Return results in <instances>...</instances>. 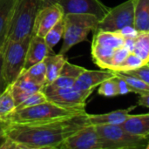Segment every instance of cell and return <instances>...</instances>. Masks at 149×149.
<instances>
[{"instance_id":"1","label":"cell","mask_w":149,"mask_h":149,"mask_svg":"<svg viewBox=\"0 0 149 149\" xmlns=\"http://www.w3.org/2000/svg\"><path fill=\"white\" fill-rule=\"evenodd\" d=\"M87 114L84 112L36 123H8L4 137L18 142L23 149L59 148L67 137L90 124Z\"/></svg>"},{"instance_id":"2","label":"cell","mask_w":149,"mask_h":149,"mask_svg":"<svg viewBox=\"0 0 149 149\" xmlns=\"http://www.w3.org/2000/svg\"><path fill=\"white\" fill-rule=\"evenodd\" d=\"M84 112L65 108L46 100L33 107L16 109L6 121L7 123H36L67 118Z\"/></svg>"},{"instance_id":"3","label":"cell","mask_w":149,"mask_h":149,"mask_svg":"<svg viewBox=\"0 0 149 149\" xmlns=\"http://www.w3.org/2000/svg\"><path fill=\"white\" fill-rule=\"evenodd\" d=\"M65 30L63 43L59 53L65 54L72 47L87 40L91 31H94L99 19L91 14H65L64 15Z\"/></svg>"},{"instance_id":"4","label":"cell","mask_w":149,"mask_h":149,"mask_svg":"<svg viewBox=\"0 0 149 149\" xmlns=\"http://www.w3.org/2000/svg\"><path fill=\"white\" fill-rule=\"evenodd\" d=\"M38 8V0H15L6 41L22 39L31 35Z\"/></svg>"},{"instance_id":"5","label":"cell","mask_w":149,"mask_h":149,"mask_svg":"<svg viewBox=\"0 0 149 149\" xmlns=\"http://www.w3.org/2000/svg\"><path fill=\"white\" fill-rule=\"evenodd\" d=\"M101 149H148L149 138L133 135L120 125H99Z\"/></svg>"},{"instance_id":"6","label":"cell","mask_w":149,"mask_h":149,"mask_svg":"<svg viewBox=\"0 0 149 149\" xmlns=\"http://www.w3.org/2000/svg\"><path fill=\"white\" fill-rule=\"evenodd\" d=\"M30 38L31 36L6 41L3 50V77L6 85L12 83L24 70Z\"/></svg>"},{"instance_id":"7","label":"cell","mask_w":149,"mask_h":149,"mask_svg":"<svg viewBox=\"0 0 149 149\" xmlns=\"http://www.w3.org/2000/svg\"><path fill=\"white\" fill-rule=\"evenodd\" d=\"M92 41L93 61L102 69H110V61L115 49L123 46L124 38L116 31H96Z\"/></svg>"},{"instance_id":"8","label":"cell","mask_w":149,"mask_h":149,"mask_svg":"<svg viewBox=\"0 0 149 149\" xmlns=\"http://www.w3.org/2000/svg\"><path fill=\"white\" fill-rule=\"evenodd\" d=\"M127 25H134L133 0H127L113 8H109L106 15L99 20L94 31H117Z\"/></svg>"},{"instance_id":"9","label":"cell","mask_w":149,"mask_h":149,"mask_svg":"<svg viewBox=\"0 0 149 149\" xmlns=\"http://www.w3.org/2000/svg\"><path fill=\"white\" fill-rule=\"evenodd\" d=\"M93 92L77 90L72 86L53 91L46 94V97L47 100L62 107L84 112L86 111V100Z\"/></svg>"},{"instance_id":"10","label":"cell","mask_w":149,"mask_h":149,"mask_svg":"<svg viewBox=\"0 0 149 149\" xmlns=\"http://www.w3.org/2000/svg\"><path fill=\"white\" fill-rule=\"evenodd\" d=\"M63 17L64 11L58 3L39 8L33 21L31 35L44 38Z\"/></svg>"},{"instance_id":"11","label":"cell","mask_w":149,"mask_h":149,"mask_svg":"<svg viewBox=\"0 0 149 149\" xmlns=\"http://www.w3.org/2000/svg\"><path fill=\"white\" fill-rule=\"evenodd\" d=\"M59 149H101L100 140L94 125H87L67 137Z\"/></svg>"},{"instance_id":"12","label":"cell","mask_w":149,"mask_h":149,"mask_svg":"<svg viewBox=\"0 0 149 149\" xmlns=\"http://www.w3.org/2000/svg\"><path fill=\"white\" fill-rule=\"evenodd\" d=\"M57 3L62 7L64 15L72 13L91 14L99 20L106 15L109 9L100 0H58Z\"/></svg>"},{"instance_id":"13","label":"cell","mask_w":149,"mask_h":149,"mask_svg":"<svg viewBox=\"0 0 149 149\" xmlns=\"http://www.w3.org/2000/svg\"><path fill=\"white\" fill-rule=\"evenodd\" d=\"M115 72L111 70L93 71L86 69L76 79L73 87L80 91H93L103 81L113 78Z\"/></svg>"},{"instance_id":"14","label":"cell","mask_w":149,"mask_h":149,"mask_svg":"<svg viewBox=\"0 0 149 149\" xmlns=\"http://www.w3.org/2000/svg\"><path fill=\"white\" fill-rule=\"evenodd\" d=\"M51 54H53V50L48 47L44 38L31 35L24 69H27L37 63L42 62L47 56Z\"/></svg>"},{"instance_id":"15","label":"cell","mask_w":149,"mask_h":149,"mask_svg":"<svg viewBox=\"0 0 149 149\" xmlns=\"http://www.w3.org/2000/svg\"><path fill=\"white\" fill-rule=\"evenodd\" d=\"M120 126L133 135L149 138L148 113L143 114H128Z\"/></svg>"},{"instance_id":"16","label":"cell","mask_w":149,"mask_h":149,"mask_svg":"<svg viewBox=\"0 0 149 149\" xmlns=\"http://www.w3.org/2000/svg\"><path fill=\"white\" fill-rule=\"evenodd\" d=\"M9 85L16 104V107L32 93L39 90H43L41 86L24 79L21 75H19L12 83Z\"/></svg>"},{"instance_id":"17","label":"cell","mask_w":149,"mask_h":149,"mask_svg":"<svg viewBox=\"0 0 149 149\" xmlns=\"http://www.w3.org/2000/svg\"><path fill=\"white\" fill-rule=\"evenodd\" d=\"M135 106H132L126 109H120L103 114H87L88 121L91 125H120L132 111L136 108Z\"/></svg>"},{"instance_id":"18","label":"cell","mask_w":149,"mask_h":149,"mask_svg":"<svg viewBox=\"0 0 149 149\" xmlns=\"http://www.w3.org/2000/svg\"><path fill=\"white\" fill-rule=\"evenodd\" d=\"M134 26L139 32L149 31V0H133Z\"/></svg>"},{"instance_id":"19","label":"cell","mask_w":149,"mask_h":149,"mask_svg":"<svg viewBox=\"0 0 149 149\" xmlns=\"http://www.w3.org/2000/svg\"><path fill=\"white\" fill-rule=\"evenodd\" d=\"M66 60L67 59L65 57V55L60 53L51 54L43 60L45 64V69H46L45 86L52 83L54 79H56L60 75L63 65Z\"/></svg>"},{"instance_id":"20","label":"cell","mask_w":149,"mask_h":149,"mask_svg":"<svg viewBox=\"0 0 149 149\" xmlns=\"http://www.w3.org/2000/svg\"><path fill=\"white\" fill-rule=\"evenodd\" d=\"M14 3L15 0H0V49L2 51L6 43Z\"/></svg>"},{"instance_id":"21","label":"cell","mask_w":149,"mask_h":149,"mask_svg":"<svg viewBox=\"0 0 149 149\" xmlns=\"http://www.w3.org/2000/svg\"><path fill=\"white\" fill-rule=\"evenodd\" d=\"M45 64L44 61H42L31 65L27 69H24L19 75L44 88L45 83Z\"/></svg>"},{"instance_id":"22","label":"cell","mask_w":149,"mask_h":149,"mask_svg":"<svg viewBox=\"0 0 149 149\" xmlns=\"http://www.w3.org/2000/svg\"><path fill=\"white\" fill-rule=\"evenodd\" d=\"M16 104L11 94L10 85L0 93V120L6 121L8 117L15 111Z\"/></svg>"},{"instance_id":"23","label":"cell","mask_w":149,"mask_h":149,"mask_svg":"<svg viewBox=\"0 0 149 149\" xmlns=\"http://www.w3.org/2000/svg\"><path fill=\"white\" fill-rule=\"evenodd\" d=\"M133 52L145 63H149V31L139 32L135 38Z\"/></svg>"},{"instance_id":"24","label":"cell","mask_w":149,"mask_h":149,"mask_svg":"<svg viewBox=\"0 0 149 149\" xmlns=\"http://www.w3.org/2000/svg\"><path fill=\"white\" fill-rule=\"evenodd\" d=\"M115 74L124 79L126 83L129 86V87L133 90V93H137V94H143V93H149V84L145 83L144 81L133 77L131 75H128L125 72H114Z\"/></svg>"},{"instance_id":"25","label":"cell","mask_w":149,"mask_h":149,"mask_svg":"<svg viewBox=\"0 0 149 149\" xmlns=\"http://www.w3.org/2000/svg\"><path fill=\"white\" fill-rule=\"evenodd\" d=\"M64 30H65V22L63 17V18L60 19L44 37V39L50 49L53 50L56 45L62 39L64 35Z\"/></svg>"},{"instance_id":"26","label":"cell","mask_w":149,"mask_h":149,"mask_svg":"<svg viewBox=\"0 0 149 149\" xmlns=\"http://www.w3.org/2000/svg\"><path fill=\"white\" fill-rule=\"evenodd\" d=\"M75 79L72 78H69L66 76H63V75H59L56 79H54L52 83H50L49 85L45 86L43 88V92L46 94L58 90V89H64V88H69V87H72L74 85Z\"/></svg>"},{"instance_id":"27","label":"cell","mask_w":149,"mask_h":149,"mask_svg":"<svg viewBox=\"0 0 149 149\" xmlns=\"http://www.w3.org/2000/svg\"><path fill=\"white\" fill-rule=\"evenodd\" d=\"M145 64H149V63H145L141 58H139L136 54L134 52H130L125 60L119 65V67L114 71V72H125L127 71H131L134 69H136L138 67H141L144 65Z\"/></svg>"},{"instance_id":"28","label":"cell","mask_w":149,"mask_h":149,"mask_svg":"<svg viewBox=\"0 0 149 149\" xmlns=\"http://www.w3.org/2000/svg\"><path fill=\"white\" fill-rule=\"evenodd\" d=\"M114 77L103 81L99 86L98 93L100 95L104 96V97L118 96V88H117V84H116Z\"/></svg>"},{"instance_id":"29","label":"cell","mask_w":149,"mask_h":149,"mask_svg":"<svg viewBox=\"0 0 149 149\" xmlns=\"http://www.w3.org/2000/svg\"><path fill=\"white\" fill-rule=\"evenodd\" d=\"M46 100H47V97H46L45 93L43 92V90H39L38 92L32 93L31 95H30L27 99H25L21 104H19L16 107V109H21V108L33 107V106L41 104Z\"/></svg>"},{"instance_id":"30","label":"cell","mask_w":149,"mask_h":149,"mask_svg":"<svg viewBox=\"0 0 149 149\" xmlns=\"http://www.w3.org/2000/svg\"><path fill=\"white\" fill-rule=\"evenodd\" d=\"M130 52L124 47H119L117 49H115V51L113 53V56L111 58V61H110V69L111 71H115L119 65L125 60V58H127V56L129 54Z\"/></svg>"},{"instance_id":"31","label":"cell","mask_w":149,"mask_h":149,"mask_svg":"<svg viewBox=\"0 0 149 149\" xmlns=\"http://www.w3.org/2000/svg\"><path fill=\"white\" fill-rule=\"evenodd\" d=\"M85 71H86V68L79 66V65H73V64L70 63L68 60H66L63 65L60 75L66 76V77L72 78V79H76Z\"/></svg>"},{"instance_id":"32","label":"cell","mask_w":149,"mask_h":149,"mask_svg":"<svg viewBox=\"0 0 149 149\" xmlns=\"http://www.w3.org/2000/svg\"><path fill=\"white\" fill-rule=\"evenodd\" d=\"M125 73L131 75L133 77H135V78L144 81L145 83L149 84V64H145L144 65L138 67L136 69L125 72Z\"/></svg>"},{"instance_id":"33","label":"cell","mask_w":149,"mask_h":149,"mask_svg":"<svg viewBox=\"0 0 149 149\" xmlns=\"http://www.w3.org/2000/svg\"><path fill=\"white\" fill-rule=\"evenodd\" d=\"M116 32L120 34L124 38H135L139 34V31L134 25H127Z\"/></svg>"},{"instance_id":"34","label":"cell","mask_w":149,"mask_h":149,"mask_svg":"<svg viewBox=\"0 0 149 149\" xmlns=\"http://www.w3.org/2000/svg\"><path fill=\"white\" fill-rule=\"evenodd\" d=\"M114 79H115V81H116V84H117L118 95H126L127 93H133V90L129 87V86L126 83V81L124 79L118 77L116 74H115Z\"/></svg>"},{"instance_id":"35","label":"cell","mask_w":149,"mask_h":149,"mask_svg":"<svg viewBox=\"0 0 149 149\" xmlns=\"http://www.w3.org/2000/svg\"><path fill=\"white\" fill-rule=\"evenodd\" d=\"M0 149H23V147L18 142L8 137H3L0 143Z\"/></svg>"},{"instance_id":"36","label":"cell","mask_w":149,"mask_h":149,"mask_svg":"<svg viewBox=\"0 0 149 149\" xmlns=\"http://www.w3.org/2000/svg\"><path fill=\"white\" fill-rule=\"evenodd\" d=\"M136 106H141L146 108H149V93L140 94L138 99V103Z\"/></svg>"},{"instance_id":"37","label":"cell","mask_w":149,"mask_h":149,"mask_svg":"<svg viewBox=\"0 0 149 149\" xmlns=\"http://www.w3.org/2000/svg\"><path fill=\"white\" fill-rule=\"evenodd\" d=\"M6 86L7 85L5 84L3 77V51L0 49V93H2Z\"/></svg>"},{"instance_id":"38","label":"cell","mask_w":149,"mask_h":149,"mask_svg":"<svg viewBox=\"0 0 149 149\" xmlns=\"http://www.w3.org/2000/svg\"><path fill=\"white\" fill-rule=\"evenodd\" d=\"M134 42H135V38H124L123 46L129 52H133V50L134 47Z\"/></svg>"},{"instance_id":"39","label":"cell","mask_w":149,"mask_h":149,"mask_svg":"<svg viewBox=\"0 0 149 149\" xmlns=\"http://www.w3.org/2000/svg\"><path fill=\"white\" fill-rule=\"evenodd\" d=\"M7 125H8L7 121L0 120V140L3 139L5 135V129H6Z\"/></svg>"},{"instance_id":"40","label":"cell","mask_w":149,"mask_h":149,"mask_svg":"<svg viewBox=\"0 0 149 149\" xmlns=\"http://www.w3.org/2000/svg\"><path fill=\"white\" fill-rule=\"evenodd\" d=\"M57 1H58V0H38L39 8H42V7H44V6H46V5H49V4L57 3ZM39 8H38V9H39Z\"/></svg>"}]
</instances>
